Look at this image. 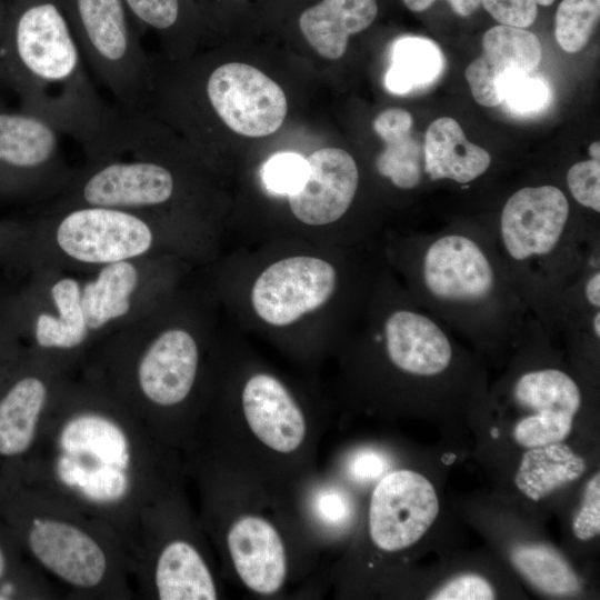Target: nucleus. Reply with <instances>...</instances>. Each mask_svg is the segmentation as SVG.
Here are the masks:
<instances>
[{
	"mask_svg": "<svg viewBox=\"0 0 600 600\" xmlns=\"http://www.w3.org/2000/svg\"><path fill=\"white\" fill-rule=\"evenodd\" d=\"M32 261L30 219L0 220V266L9 271L27 273Z\"/></svg>",
	"mask_w": 600,
	"mask_h": 600,
	"instance_id": "nucleus-31",
	"label": "nucleus"
},
{
	"mask_svg": "<svg viewBox=\"0 0 600 600\" xmlns=\"http://www.w3.org/2000/svg\"><path fill=\"white\" fill-rule=\"evenodd\" d=\"M308 172L301 188L289 194L294 217L309 226L339 220L351 207L359 170L352 156L339 148H322L307 158Z\"/></svg>",
	"mask_w": 600,
	"mask_h": 600,
	"instance_id": "nucleus-19",
	"label": "nucleus"
},
{
	"mask_svg": "<svg viewBox=\"0 0 600 600\" xmlns=\"http://www.w3.org/2000/svg\"><path fill=\"white\" fill-rule=\"evenodd\" d=\"M71 373L26 349L0 379L1 458L26 460L31 454L54 399Z\"/></svg>",
	"mask_w": 600,
	"mask_h": 600,
	"instance_id": "nucleus-14",
	"label": "nucleus"
},
{
	"mask_svg": "<svg viewBox=\"0 0 600 600\" xmlns=\"http://www.w3.org/2000/svg\"><path fill=\"white\" fill-rule=\"evenodd\" d=\"M158 308L98 340L78 369L98 379L171 447L186 438L179 414L193 394L201 351L184 326L161 323Z\"/></svg>",
	"mask_w": 600,
	"mask_h": 600,
	"instance_id": "nucleus-5",
	"label": "nucleus"
},
{
	"mask_svg": "<svg viewBox=\"0 0 600 600\" xmlns=\"http://www.w3.org/2000/svg\"><path fill=\"white\" fill-rule=\"evenodd\" d=\"M386 461L383 457L373 451H362L357 453L351 463L350 471L359 480H372L383 473Z\"/></svg>",
	"mask_w": 600,
	"mask_h": 600,
	"instance_id": "nucleus-41",
	"label": "nucleus"
},
{
	"mask_svg": "<svg viewBox=\"0 0 600 600\" xmlns=\"http://www.w3.org/2000/svg\"><path fill=\"white\" fill-rule=\"evenodd\" d=\"M316 510L328 524H341L350 514V504L342 492L327 489L317 496Z\"/></svg>",
	"mask_w": 600,
	"mask_h": 600,
	"instance_id": "nucleus-40",
	"label": "nucleus"
},
{
	"mask_svg": "<svg viewBox=\"0 0 600 600\" xmlns=\"http://www.w3.org/2000/svg\"><path fill=\"white\" fill-rule=\"evenodd\" d=\"M376 0H321L306 9L299 27L312 48L323 58H341L349 37L366 30L376 19Z\"/></svg>",
	"mask_w": 600,
	"mask_h": 600,
	"instance_id": "nucleus-24",
	"label": "nucleus"
},
{
	"mask_svg": "<svg viewBox=\"0 0 600 600\" xmlns=\"http://www.w3.org/2000/svg\"><path fill=\"white\" fill-rule=\"evenodd\" d=\"M400 263L412 298L452 332L492 353L516 349L529 309L516 291L483 220H456L406 238Z\"/></svg>",
	"mask_w": 600,
	"mask_h": 600,
	"instance_id": "nucleus-2",
	"label": "nucleus"
},
{
	"mask_svg": "<svg viewBox=\"0 0 600 600\" xmlns=\"http://www.w3.org/2000/svg\"><path fill=\"white\" fill-rule=\"evenodd\" d=\"M491 434L493 438H497L499 436V431L497 429H492Z\"/></svg>",
	"mask_w": 600,
	"mask_h": 600,
	"instance_id": "nucleus-46",
	"label": "nucleus"
},
{
	"mask_svg": "<svg viewBox=\"0 0 600 600\" xmlns=\"http://www.w3.org/2000/svg\"><path fill=\"white\" fill-rule=\"evenodd\" d=\"M574 536L582 540H590L600 532V477L597 472L587 483L581 508L572 522Z\"/></svg>",
	"mask_w": 600,
	"mask_h": 600,
	"instance_id": "nucleus-36",
	"label": "nucleus"
},
{
	"mask_svg": "<svg viewBox=\"0 0 600 600\" xmlns=\"http://www.w3.org/2000/svg\"><path fill=\"white\" fill-rule=\"evenodd\" d=\"M10 560L7 549L2 542H0V600H8L17 596L18 586L10 580H6L9 571Z\"/></svg>",
	"mask_w": 600,
	"mask_h": 600,
	"instance_id": "nucleus-43",
	"label": "nucleus"
},
{
	"mask_svg": "<svg viewBox=\"0 0 600 600\" xmlns=\"http://www.w3.org/2000/svg\"><path fill=\"white\" fill-rule=\"evenodd\" d=\"M438 512L436 490L426 477L408 469L389 472L371 494L370 538L383 551L403 550L424 536Z\"/></svg>",
	"mask_w": 600,
	"mask_h": 600,
	"instance_id": "nucleus-17",
	"label": "nucleus"
},
{
	"mask_svg": "<svg viewBox=\"0 0 600 600\" xmlns=\"http://www.w3.org/2000/svg\"><path fill=\"white\" fill-rule=\"evenodd\" d=\"M404 6L414 12H421L428 9L437 0H402ZM452 10L461 16L468 17L473 13L481 4V0H447Z\"/></svg>",
	"mask_w": 600,
	"mask_h": 600,
	"instance_id": "nucleus-42",
	"label": "nucleus"
},
{
	"mask_svg": "<svg viewBox=\"0 0 600 600\" xmlns=\"http://www.w3.org/2000/svg\"><path fill=\"white\" fill-rule=\"evenodd\" d=\"M8 514L41 572L68 598L136 596L126 548L107 526L18 478Z\"/></svg>",
	"mask_w": 600,
	"mask_h": 600,
	"instance_id": "nucleus-6",
	"label": "nucleus"
},
{
	"mask_svg": "<svg viewBox=\"0 0 600 600\" xmlns=\"http://www.w3.org/2000/svg\"><path fill=\"white\" fill-rule=\"evenodd\" d=\"M172 496L161 497L141 517L128 553L134 593L158 600H216V579L200 548L171 529Z\"/></svg>",
	"mask_w": 600,
	"mask_h": 600,
	"instance_id": "nucleus-10",
	"label": "nucleus"
},
{
	"mask_svg": "<svg viewBox=\"0 0 600 600\" xmlns=\"http://www.w3.org/2000/svg\"><path fill=\"white\" fill-rule=\"evenodd\" d=\"M307 172L306 158L293 152H281L266 162L263 181L270 191L289 196L301 188Z\"/></svg>",
	"mask_w": 600,
	"mask_h": 600,
	"instance_id": "nucleus-33",
	"label": "nucleus"
},
{
	"mask_svg": "<svg viewBox=\"0 0 600 600\" xmlns=\"http://www.w3.org/2000/svg\"><path fill=\"white\" fill-rule=\"evenodd\" d=\"M249 430L268 449L292 453L307 437L306 417L289 390L273 376L257 373L246 382L241 396Z\"/></svg>",
	"mask_w": 600,
	"mask_h": 600,
	"instance_id": "nucleus-21",
	"label": "nucleus"
},
{
	"mask_svg": "<svg viewBox=\"0 0 600 600\" xmlns=\"http://www.w3.org/2000/svg\"><path fill=\"white\" fill-rule=\"evenodd\" d=\"M8 292V288L0 286V379L14 366L26 350L9 320Z\"/></svg>",
	"mask_w": 600,
	"mask_h": 600,
	"instance_id": "nucleus-38",
	"label": "nucleus"
},
{
	"mask_svg": "<svg viewBox=\"0 0 600 600\" xmlns=\"http://www.w3.org/2000/svg\"><path fill=\"white\" fill-rule=\"evenodd\" d=\"M590 159L600 161V142L594 141L588 148Z\"/></svg>",
	"mask_w": 600,
	"mask_h": 600,
	"instance_id": "nucleus-45",
	"label": "nucleus"
},
{
	"mask_svg": "<svg viewBox=\"0 0 600 600\" xmlns=\"http://www.w3.org/2000/svg\"><path fill=\"white\" fill-rule=\"evenodd\" d=\"M204 96L229 129L251 138L276 132L288 111L280 86L259 69L240 62L212 69L204 82Z\"/></svg>",
	"mask_w": 600,
	"mask_h": 600,
	"instance_id": "nucleus-16",
	"label": "nucleus"
},
{
	"mask_svg": "<svg viewBox=\"0 0 600 600\" xmlns=\"http://www.w3.org/2000/svg\"><path fill=\"white\" fill-rule=\"evenodd\" d=\"M571 199L594 216L600 213V161L587 159L573 163L566 173Z\"/></svg>",
	"mask_w": 600,
	"mask_h": 600,
	"instance_id": "nucleus-34",
	"label": "nucleus"
},
{
	"mask_svg": "<svg viewBox=\"0 0 600 600\" xmlns=\"http://www.w3.org/2000/svg\"><path fill=\"white\" fill-rule=\"evenodd\" d=\"M86 64L60 0H13L0 48V87L79 142L83 153L104 137L114 114Z\"/></svg>",
	"mask_w": 600,
	"mask_h": 600,
	"instance_id": "nucleus-3",
	"label": "nucleus"
},
{
	"mask_svg": "<svg viewBox=\"0 0 600 600\" xmlns=\"http://www.w3.org/2000/svg\"><path fill=\"white\" fill-rule=\"evenodd\" d=\"M336 288L332 264L314 257H290L274 262L258 277L251 302L267 323L287 326L324 304Z\"/></svg>",
	"mask_w": 600,
	"mask_h": 600,
	"instance_id": "nucleus-18",
	"label": "nucleus"
},
{
	"mask_svg": "<svg viewBox=\"0 0 600 600\" xmlns=\"http://www.w3.org/2000/svg\"><path fill=\"white\" fill-rule=\"evenodd\" d=\"M491 162L490 153L470 142L454 119L438 118L428 127L423 142L428 181H450L467 189L488 172Z\"/></svg>",
	"mask_w": 600,
	"mask_h": 600,
	"instance_id": "nucleus-23",
	"label": "nucleus"
},
{
	"mask_svg": "<svg viewBox=\"0 0 600 600\" xmlns=\"http://www.w3.org/2000/svg\"><path fill=\"white\" fill-rule=\"evenodd\" d=\"M13 0H0V48L6 33Z\"/></svg>",
	"mask_w": 600,
	"mask_h": 600,
	"instance_id": "nucleus-44",
	"label": "nucleus"
},
{
	"mask_svg": "<svg viewBox=\"0 0 600 600\" xmlns=\"http://www.w3.org/2000/svg\"><path fill=\"white\" fill-rule=\"evenodd\" d=\"M529 324L530 320L523 343L530 362L513 372L503 386V396L520 414L512 438L527 449L568 438L583 402L581 386L572 373L552 359L542 361L544 342L550 336L544 328L540 334V359L534 361Z\"/></svg>",
	"mask_w": 600,
	"mask_h": 600,
	"instance_id": "nucleus-12",
	"label": "nucleus"
},
{
	"mask_svg": "<svg viewBox=\"0 0 600 600\" xmlns=\"http://www.w3.org/2000/svg\"><path fill=\"white\" fill-rule=\"evenodd\" d=\"M82 280V302L92 346L149 314L160 304L158 256L106 264Z\"/></svg>",
	"mask_w": 600,
	"mask_h": 600,
	"instance_id": "nucleus-15",
	"label": "nucleus"
},
{
	"mask_svg": "<svg viewBox=\"0 0 600 600\" xmlns=\"http://www.w3.org/2000/svg\"><path fill=\"white\" fill-rule=\"evenodd\" d=\"M486 221L516 291L553 338L562 296L600 248L599 230L553 183L517 189Z\"/></svg>",
	"mask_w": 600,
	"mask_h": 600,
	"instance_id": "nucleus-4",
	"label": "nucleus"
},
{
	"mask_svg": "<svg viewBox=\"0 0 600 600\" xmlns=\"http://www.w3.org/2000/svg\"><path fill=\"white\" fill-rule=\"evenodd\" d=\"M554 0H481L493 19L504 26L526 29L538 13V6H550Z\"/></svg>",
	"mask_w": 600,
	"mask_h": 600,
	"instance_id": "nucleus-35",
	"label": "nucleus"
},
{
	"mask_svg": "<svg viewBox=\"0 0 600 600\" xmlns=\"http://www.w3.org/2000/svg\"><path fill=\"white\" fill-rule=\"evenodd\" d=\"M86 63L114 103L143 110L152 62L123 0H60Z\"/></svg>",
	"mask_w": 600,
	"mask_h": 600,
	"instance_id": "nucleus-9",
	"label": "nucleus"
},
{
	"mask_svg": "<svg viewBox=\"0 0 600 600\" xmlns=\"http://www.w3.org/2000/svg\"><path fill=\"white\" fill-rule=\"evenodd\" d=\"M168 448L104 384L77 369L18 478L107 526L128 554L142 514L173 489Z\"/></svg>",
	"mask_w": 600,
	"mask_h": 600,
	"instance_id": "nucleus-1",
	"label": "nucleus"
},
{
	"mask_svg": "<svg viewBox=\"0 0 600 600\" xmlns=\"http://www.w3.org/2000/svg\"><path fill=\"white\" fill-rule=\"evenodd\" d=\"M541 58V43L532 32L504 24L490 28L482 38V53L464 72L472 97L484 107L501 104L504 82L531 73Z\"/></svg>",
	"mask_w": 600,
	"mask_h": 600,
	"instance_id": "nucleus-20",
	"label": "nucleus"
},
{
	"mask_svg": "<svg viewBox=\"0 0 600 600\" xmlns=\"http://www.w3.org/2000/svg\"><path fill=\"white\" fill-rule=\"evenodd\" d=\"M31 267L90 273L106 264L158 256L162 216L103 206L38 212L30 219ZM29 269V270H30Z\"/></svg>",
	"mask_w": 600,
	"mask_h": 600,
	"instance_id": "nucleus-7",
	"label": "nucleus"
},
{
	"mask_svg": "<svg viewBox=\"0 0 600 600\" xmlns=\"http://www.w3.org/2000/svg\"><path fill=\"white\" fill-rule=\"evenodd\" d=\"M372 339L382 346L389 364L414 383L457 384L450 379L468 374L459 372L468 364L452 331L410 293L388 308Z\"/></svg>",
	"mask_w": 600,
	"mask_h": 600,
	"instance_id": "nucleus-13",
	"label": "nucleus"
},
{
	"mask_svg": "<svg viewBox=\"0 0 600 600\" xmlns=\"http://www.w3.org/2000/svg\"><path fill=\"white\" fill-rule=\"evenodd\" d=\"M600 17V0H562L556 13V39L569 53L583 49Z\"/></svg>",
	"mask_w": 600,
	"mask_h": 600,
	"instance_id": "nucleus-29",
	"label": "nucleus"
},
{
	"mask_svg": "<svg viewBox=\"0 0 600 600\" xmlns=\"http://www.w3.org/2000/svg\"><path fill=\"white\" fill-rule=\"evenodd\" d=\"M496 592L490 582L474 573H464L447 581L430 599L436 600H489Z\"/></svg>",
	"mask_w": 600,
	"mask_h": 600,
	"instance_id": "nucleus-37",
	"label": "nucleus"
},
{
	"mask_svg": "<svg viewBox=\"0 0 600 600\" xmlns=\"http://www.w3.org/2000/svg\"><path fill=\"white\" fill-rule=\"evenodd\" d=\"M443 69V53L433 40L406 36L392 43L384 83L390 92L404 94L433 83Z\"/></svg>",
	"mask_w": 600,
	"mask_h": 600,
	"instance_id": "nucleus-26",
	"label": "nucleus"
},
{
	"mask_svg": "<svg viewBox=\"0 0 600 600\" xmlns=\"http://www.w3.org/2000/svg\"><path fill=\"white\" fill-rule=\"evenodd\" d=\"M584 460L562 442L528 448L518 467L514 483L519 491L538 501L556 489L579 479Z\"/></svg>",
	"mask_w": 600,
	"mask_h": 600,
	"instance_id": "nucleus-25",
	"label": "nucleus"
},
{
	"mask_svg": "<svg viewBox=\"0 0 600 600\" xmlns=\"http://www.w3.org/2000/svg\"><path fill=\"white\" fill-rule=\"evenodd\" d=\"M141 36L152 30L166 37L176 33L187 18L188 0H123Z\"/></svg>",
	"mask_w": 600,
	"mask_h": 600,
	"instance_id": "nucleus-30",
	"label": "nucleus"
},
{
	"mask_svg": "<svg viewBox=\"0 0 600 600\" xmlns=\"http://www.w3.org/2000/svg\"><path fill=\"white\" fill-rule=\"evenodd\" d=\"M514 568L533 587L550 596L577 593L580 581L568 561L543 543L518 544L511 551Z\"/></svg>",
	"mask_w": 600,
	"mask_h": 600,
	"instance_id": "nucleus-27",
	"label": "nucleus"
},
{
	"mask_svg": "<svg viewBox=\"0 0 600 600\" xmlns=\"http://www.w3.org/2000/svg\"><path fill=\"white\" fill-rule=\"evenodd\" d=\"M384 144L374 161L378 173L400 190L411 191L419 188L426 180L423 144L411 133Z\"/></svg>",
	"mask_w": 600,
	"mask_h": 600,
	"instance_id": "nucleus-28",
	"label": "nucleus"
},
{
	"mask_svg": "<svg viewBox=\"0 0 600 600\" xmlns=\"http://www.w3.org/2000/svg\"><path fill=\"white\" fill-rule=\"evenodd\" d=\"M372 126L383 142H387L410 134L412 117L403 109H387L377 116Z\"/></svg>",
	"mask_w": 600,
	"mask_h": 600,
	"instance_id": "nucleus-39",
	"label": "nucleus"
},
{
	"mask_svg": "<svg viewBox=\"0 0 600 600\" xmlns=\"http://www.w3.org/2000/svg\"><path fill=\"white\" fill-rule=\"evenodd\" d=\"M227 549L243 584L259 594H273L287 576V554L276 527L267 519L244 514L226 534Z\"/></svg>",
	"mask_w": 600,
	"mask_h": 600,
	"instance_id": "nucleus-22",
	"label": "nucleus"
},
{
	"mask_svg": "<svg viewBox=\"0 0 600 600\" xmlns=\"http://www.w3.org/2000/svg\"><path fill=\"white\" fill-rule=\"evenodd\" d=\"M62 133L43 117L0 100V203L47 202L68 183Z\"/></svg>",
	"mask_w": 600,
	"mask_h": 600,
	"instance_id": "nucleus-11",
	"label": "nucleus"
},
{
	"mask_svg": "<svg viewBox=\"0 0 600 600\" xmlns=\"http://www.w3.org/2000/svg\"><path fill=\"white\" fill-rule=\"evenodd\" d=\"M9 289L7 311L22 346L74 372L92 347L82 302V279L49 264L32 267Z\"/></svg>",
	"mask_w": 600,
	"mask_h": 600,
	"instance_id": "nucleus-8",
	"label": "nucleus"
},
{
	"mask_svg": "<svg viewBox=\"0 0 600 600\" xmlns=\"http://www.w3.org/2000/svg\"><path fill=\"white\" fill-rule=\"evenodd\" d=\"M550 100L546 80L531 73L517 74L501 88V104L516 114H530L543 109Z\"/></svg>",
	"mask_w": 600,
	"mask_h": 600,
	"instance_id": "nucleus-32",
	"label": "nucleus"
}]
</instances>
